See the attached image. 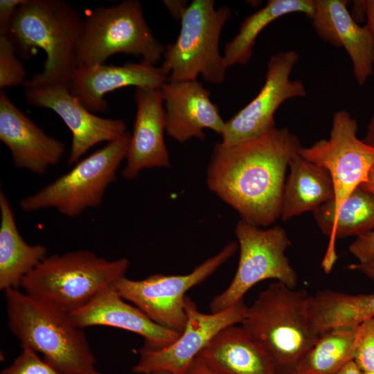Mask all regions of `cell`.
Masks as SVG:
<instances>
[{
    "label": "cell",
    "mask_w": 374,
    "mask_h": 374,
    "mask_svg": "<svg viewBox=\"0 0 374 374\" xmlns=\"http://www.w3.org/2000/svg\"><path fill=\"white\" fill-rule=\"evenodd\" d=\"M348 268L351 270L358 271L374 281V262L368 264H351Z\"/></svg>",
    "instance_id": "obj_36"
},
{
    "label": "cell",
    "mask_w": 374,
    "mask_h": 374,
    "mask_svg": "<svg viewBox=\"0 0 374 374\" xmlns=\"http://www.w3.org/2000/svg\"><path fill=\"white\" fill-rule=\"evenodd\" d=\"M26 0L0 1V33H7L17 8Z\"/></svg>",
    "instance_id": "obj_32"
},
{
    "label": "cell",
    "mask_w": 374,
    "mask_h": 374,
    "mask_svg": "<svg viewBox=\"0 0 374 374\" xmlns=\"http://www.w3.org/2000/svg\"><path fill=\"white\" fill-rule=\"evenodd\" d=\"M0 140L9 150L14 166L43 175L60 162L65 144L46 134L22 112L3 90L0 92Z\"/></svg>",
    "instance_id": "obj_16"
},
{
    "label": "cell",
    "mask_w": 374,
    "mask_h": 374,
    "mask_svg": "<svg viewBox=\"0 0 374 374\" xmlns=\"http://www.w3.org/2000/svg\"><path fill=\"white\" fill-rule=\"evenodd\" d=\"M314 12V0H269L246 17L236 35L224 46L223 58L227 68L249 61L256 39L272 21L286 15L301 12L310 19Z\"/></svg>",
    "instance_id": "obj_26"
},
{
    "label": "cell",
    "mask_w": 374,
    "mask_h": 374,
    "mask_svg": "<svg viewBox=\"0 0 374 374\" xmlns=\"http://www.w3.org/2000/svg\"><path fill=\"white\" fill-rule=\"evenodd\" d=\"M198 357L218 374H274L277 369L262 346L238 324L219 332Z\"/></svg>",
    "instance_id": "obj_21"
},
{
    "label": "cell",
    "mask_w": 374,
    "mask_h": 374,
    "mask_svg": "<svg viewBox=\"0 0 374 374\" xmlns=\"http://www.w3.org/2000/svg\"><path fill=\"white\" fill-rule=\"evenodd\" d=\"M126 258L107 260L90 250L47 256L22 280L24 292L66 314L82 308L125 276Z\"/></svg>",
    "instance_id": "obj_4"
},
{
    "label": "cell",
    "mask_w": 374,
    "mask_h": 374,
    "mask_svg": "<svg viewBox=\"0 0 374 374\" xmlns=\"http://www.w3.org/2000/svg\"><path fill=\"white\" fill-rule=\"evenodd\" d=\"M350 253L358 260L357 263L374 262V231L355 238L349 245Z\"/></svg>",
    "instance_id": "obj_31"
},
{
    "label": "cell",
    "mask_w": 374,
    "mask_h": 374,
    "mask_svg": "<svg viewBox=\"0 0 374 374\" xmlns=\"http://www.w3.org/2000/svg\"><path fill=\"white\" fill-rule=\"evenodd\" d=\"M360 186L363 189L374 194V167L371 169L367 181Z\"/></svg>",
    "instance_id": "obj_39"
},
{
    "label": "cell",
    "mask_w": 374,
    "mask_h": 374,
    "mask_svg": "<svg viewBox=\"0 0 374 374\" xmlns=\"http://www.w3.org/2000/svg\"><path fill=\"white\" fill-rule=\"evenodd\" d=\"M308 313L314 330L358 326L374 317V293L350 294L325 290L310 296Z\"/></svg>",
    "instance_id": "obj_25"
},
{
    "label": "cell",
    "mask_w": 374,
    "mask_h": 374,
    "mask_svg": "<svg viewBox=\"0 0 374 374\" xmlns=\"http://www.w3.org/2000/svg\"><path fill=\"white\" fill-rule=\"evenodd\" d=\"M335 374H362L354 361H351Z\"/></svg>",
    "instance_id": "obj_37"
},
{
    "label": "cell",
    "mask_w": 374,
    "mask_h": 374,
    "mask_svg": "<svg viewBox=\"0 0 374 374\" xmlns=\"http://www.w3.org/2000/svg\"><path fill=\"white\" fill-rule=\"evenodd\" d=\"M23 87L28 104L53 110L71 132L69 165L78 163L96 145L116 140L127 132L123 120L103 118L88 110L66 84H35L26 80Z\"/></svg>",
    "instance_id": "obj_14"
},
{
    "label": "cell",
    "mask_w": 374,
    "mask_h": 374,
    "mask_svg": "<svg viewBox=\"0 0 374 374\" xmlns=\"http://www.w3.org/2000/svg\"><path fill=\"white\" fill-rule=\"evenodd\" d=\"M299 60L294 50L271 56L263 86L246 106L225 122L222 143L232 145L258 137L274 128V114L286 100L304 97L307 91L291 73Z\"/></svg>",
    "instance_id": "obj_13"
},
{
    "label": "cell",
    "mask_w": 374,
    "mask_h": 374,
    "mask_svg": "<svg viewBox=\"0 0 374 374\" xmlns=\"http://www.w3.org/2000/svg\"><path fill=\"white\" fill-rule=\"evenodd\" d=\"M130 136L127 132L80 160L68 172L22 198L20 208L25 212L53 208L63 215L76 217L89 208L99 206L125 159Z\"/></svg>",
    "instance_id": "obj_8"
},
{
    "label": "cell",
    "mask_w": 374,
    "mask_h": 374,
    "mask_svg": "<svg viewBox=\"0 0 374 374\" xmlns=\"http://www.w3.org/2000/svg\"><path fill=\"white\" fill-rule=\"evenodd\" d=\"M362 374H374V371L371 372L362 373Z\"/></svg>",
    "instance_id": "obj_42"
},
{
    "label": "cell",
    "mask_w": 374,
    "mask_h": 374,
    "mask_svg": "<svg viewBox=\"0 0 374 374\" xmlns=\"http://www.w3.org/2000/svg\"><path fill=\"white\" fill-rule=\"evenodd\" d=\"M357 131V121L350 113L338 111L333 115L329 138L302 147L299 152L304 159L328 171L335 197L324 205L332 211L367 181L374 167V148L358 139Z\"/></svg>",
    "instance_id": "obj_11"
},
{
    "label": "cell",
    "mask_w": 374,
    "mask_h": 374,
    "mask_svg": "<svg viewBox=\"0 0 374 374\" xmlns=\"http://www.w3.org/2000/svg\"><path fill=\"white\" fill-rule=\"evenodd\" d=\"M247 306L244 300L220 312L206 314L188 296L185 299L186 322L183 331L169 346L161 349L142 347L132 367L136 374L165 371L185 374L210 341L222 329L242 321Z\"/></svg>",
    "instance_id": "obj_12"
},
{
    "label": "cell",
    "mask_w": 374,
    "mask_h": 374,
    "mask_svg": "<svg viewBox=\"0 0 374 374\" xmlns=\"http://www.w3.org/2000/svg\"><path fill=\"white\" fill-rule=\"evenodd\" d=\"M136 112L133 132L121 175L135 179L144 169L168 168L169 152L164 141L166 114L160 88L136 87Z\"/></svg>",
    "instance_id": "obj_17"
},
{
    "label": "cell",
    "mask_w": 374,
    "mask_h": 374,
    "mask_svg": "<svg viewBox=\"0 0 374 374\" xmlns=\"http://www.w3.org/2000/svg\"><path fill=\"white\" fill-rule=\"evenodd\" d=\"M0 374H63L37 353L27 346L21 347V353Z\"/></svg>",
    "instance_id": "obj_30"
},
{
    "label": "cell",
    "mask_w": 374,
    "mask_h": 374,
    "mask_svg": "<svg viewBox=\"0 0 374 374\" xmlns=\"http://www.w3.org/2000/svg\"><path fill=\"white\" fill-rule=\"evenodd\" d=\"M165 46L152 34L137 0H125L90 10L83 19L75 47L77 66L105 64L112 55L141 56L155 65L163 56Z\"/></svg>",
    "instance_id": "obj_6"
},
{
    "label": "cell",
    "mask_w": 374,
    "mask_h": 374,
    "mask_svg": "<svg viewBox=\"0 0 374 374\" xmlns=\"http://www.w3.org/2000/svg\"><path fill=\"white\" fill-rule=\"evenodd\" d=\"M358 326L332 328L317 340L294 368L296 374H335L354 360Z\"/></svg>",
    "instance_id": "obj_27"
},
{
    "label": "cell",
    "mask_w": 374,
    "mask_h": 374,
    "mask_svg": "<svg viewBox=\"0 0 374 374\" xmlns=\"http://www.w3.org/2000/svg\"><path fill=\"white\" fill-rule=\"evenodd\" d=\"M312 213L317 225L329 238L322 262L324 270L328 272L337 258L336 240L357 238L374 231V194L359 186L336 211H330L323 204Z\"/></svg>",
    "instance_id": "obj_22"
},
{
    "label": "cell",
    "mask_w": 374,
    "mask_h": 374,
    "mask_svg": "<svg viewBox=\"0 0 374 374\" xmlns=\"http://www.w3.org/2000/svg\"><path fill=\"white\" fill-rule=\"evenodd\" d=\"M345 0H314L310 19L315 33L325 42L344 48L353 65L357 82L364 84L374 65V38L366 26H359Z\"/></svg>",
    "instance_id": "obj_20"
},
{
    "label": "cell",
    "mask_w": 374,
    "mask_h": 374,
    "mask_svg": "<svg viewBox=\"0 0 374 374\" xmlns=\"http://www.w3.org/2000/svg\"><path fill=\"white\" fill-rule=\"evenodd\" d=\"M69 317L73 323L82 329L109 326L134 332L144 339L143 347L153 350L169 346L180 335L155 323L139 308L127 303L114 285L103 290Z\"/></svg>",
    "instance_id": "obj_19"
},
{
    "label": "cell",
    "mask_w": 374,
    "mask_h": 374,
    "mask_svg": "<svg viewBox=\"0 0 374 374\" xmlns=\"http://www.w3.org/2000/svg\"><path fill=\"white\" fill-rule=\"evenodd\" d=\"M163 3L176 19H180L184 10L188 6L187 2L181 1H164Z\"/></svg>",
    "instance_id": "obj_35"
},
{
    "label": "cell",
    "mask_w": 374,
    "mask_h": 374,
    "mask_svg": "<svg viewBox=\"0 0 374 374\" xmlns=\"http://www.w3.org/2000/svg\"><path fill=\"white\" fill-rule=\"evenodd\" d=\"M165 106L166 132L179 143L203 139L204 130L222 134L225 122L210 91L197 80L167 81L160 88Z\"/></svg>",
    "instance_id": "obj_18"
},
{
    "label": "cell",
    "mask_w": 374,
    "mask_h": 374,
    "mask_svg": "<svg viewBox=\"0 0 374 374\" xmlns=\"http://www.w3.org/2000/svg\"><path fill=\"white\" fill-rule=\"evenodd\" d=\"M185 374H218L211 369L200 357L192 362Z\"/></svg>",
    "instance_id": "obj_34"
},
{
    "label": "cell",
    "mask_w": 374,
    "mask_h": 374,
    "mask_svg": "<svg viewBox=\"0 0 374 374\" xmlns=\"http://www.w3.org/2000/svg\"><path fill=\"white\" fill-rule=\"evenodd\" d=\"M357 1L362 6V8H363L366 13L367 18V24L366 26L374 38V0Z\"/></svg>",
    "instance_id": "obj_33"
},
{
    "label": "cell",
    "mask_w": 374,
    "mask_h": 374,
    "mask_svg": "<svg viewBox=\"0 0 374 374\" xmlns=\"http://www.w3.org/2000/svg\"><path fill=\"white\" fill-rule=\"evenodd\" d=\"M235 233L240 251L237 270L227 288L210 303L211 312L224 310L243 300L262 280L272 279L295 288L298 276L285 255L291 240L279 226L262 229L240 220Z\"/></svg>",
    "instance_id": "obj_9"
},
{
    "label": "cell",
    "mask_w": 374,
    "mask_h": 374,
    "mask_svg": "<svg viewBox=\"0 0 374 374\" xmlns=\"http://www.w3.org/2000/svg\"><path fill=\"white\" fill-rule=\"evenodd\" d=\"M8 328L21 347L41 353L63 374H107L96 368L83 329L69 314L19 289L4 292Z\"/></svg>",
    "instance_id": "obj_2"
},
{
    "label": "cell",
    "mask_w": 374,
    "mask_h": 374,
    "mask_svg": "<svg viewBox=\"0 0 374 374\" xmlns=\"http://www.w3.org/2000/svg\"><path fill=\"white\" fill-rule=\"evenodd\" d=\"M303 146L287 128L240 143H216L206 170L208 188L241 220L267 227L280 217L285 175Z\"/></svg>",
    "instance_id": "obj_1"
},
{
    "label": "cell",
    "mask_w": 374,
    "mask_h": 374,
    "mask_svg": "<svg viewBox=\"0 0 374 374\" xmlns=\"http://www.w3.org/2000/svg\"><path fill=\"white\" fill-rule=\"evenodd\" d=\"M274 374H296L292 369L277 368Z\"/></svg>",
    "instance_id": "obj_40"
},
{
    "label": "cell",
    "mask_w": 374,
    "mask_h": 374,
    "mask_svg": "<svg viewBox=\"0 0 374 374\" xmlns=\"http://www.w3.org/2000/svg\"><path fill=\"white\" fill-rule=\"evenodd\" d=\"M231 16L229 7L216 8L213 0H194L184 10L181 28L175 42L165 46L161 64L168 72V81L197 80L220 84L226 66L219 51L222 30Z\"/></svg>",
    "instance_id": "obj_7"
},
{
    "label": "cell",
    "mask_w": 374,
    "mask_h": 374,
    "mask_svg": "<svg viewBox=\"0 0 374 374\" xmlns=\"http://www.w3.org/2000/svg\"><path fill=\"white\" fill-rule=\"evenodd\" d=\"M363 141L366 144L374 148V116L368 125L366 134Z\"/></svg>",
    "instance_id": "obj_38"
},
{
    "label": "cell",
    "mask_w": 374,
    "mask_h": 374,
    "mask_svg": "<svg viewBox=\"0 0 374 374\" xmlns=\"http://www.w3.org/2000/svg\"><path fill=\"white\" fill-rule=\"evenodd\" d=\"M353 361L362 373L374 371V317L357 326Z\"/></svg>",
    "instance_id": "obj_29"
},
{
    "label": "cell",
    "mask_w": 374,
    "mask_h": 374,
    "mask_svg": "<svg viewBox=\"0 0 374 374\" xmlns=\"http://www.w3.org/2000/svg\"><path fill=\"white\" fill-rule=\"evenodd\" d=\"M0 290L19 289L23 279L46 256L47 247L29 244L20 235L10 203L0 191Z\"/></svg>",
    "instance_id": "obj_24"
},
{
    "label": "cell",
    "mask_w": 374,
    "mask_h": 374,
    "mask_svg": "<svg viewBox=\"0 0 374 374\" xmlns=\"http://www.w3.org/2000/svg\"><path fill=\"white\" fill-rule=\"evenodd\" d=\"M169 72L142 60L122 66L105 64H82L74 70L69 89L78 101L91 112L107 109L106 93L127 87L161 88L168 81Z\"/></svg>",
    "instance_id": "obj_15"
},
{
    "label": "cell",
    "mask_w": 374,
    "mask_h": 374,
    "mask_svg": "<svg viewBox=\"0 0 374 374\" xmlns=\"http://www.w3.org/2000/svg\"><path fill=\"white\" fill-rule=\"evenodd\" d=\"M153 374H171L168 372H165V371H160V372H157V373H154Z\"/></svg>",
    "instance_id": "obj_41"
},
{
    "label": "cell",
    "mask_w": 374,
    "mask_h": 374,
    "mask_svg": "<svg viewBox=\"0 0 374 374\" xmlns=\"http://www.w3.org/2000/svg\"><path fill=\"white\" fill-rule=\"evenodd\" d=\"M26 71L17 57L16 50L5 33H0V89L23 84L26 81Z\"/></svg>",
    "instance_id": "obj_28"
},
{
    "label": "cell",
    "mask_w": 374,
    "mask_h": 374,
    "mask_svg": "<svg viewBox=\"0 0 374 374\" xmlns=\"http://www.w3.org/2000/svg\"><path fill=\"white\" fill-rule=\"evenodd\" d=\"M309 299L305 290L275 281L247 306L240 324L277 368L294 370L319 336L310 319Z\"/></svg>",
    "instance_id": "obj_5"
},
{
    "label": "cell",
    "mask_w": 374,
    "mask_h": 374,
    "mask_svg": "<svg viewBox=\"0 0 374 374\" xmlns=\"http://www.w3.org/2000/svg\"><path fill=\"white\" fill-rule=\"evenodd\" d=\"M238 249L237 242L228 243L187 274H156L142 280H132L125 276L114 287L125 301L139 308L153 321L181 333L186 322V293L211 276Z\"/></svg>",
    "instance_id": "obj_10"
},
{
    "label": "cell",
    "mask_w": 374,
    "mask_h": 374,
    "mask_svg": "<svg viewBox=\"0 0 374 374\" xmlns=\"http://www.w3.org/2000/svg\"><path fill=\"white\" fill-rule=\"evenodd\" d=\"M280 218L283 221L307 212H314L335 197L333 183L328 171L310 162L299 153L289 163Z\"/></svg>",
    "instance_id": "obj_23"
},
{
    "label": "cell",
    "mask_w": 374,
    "mask_h": 374,
    "mask_svg": "<svg viewBox=\"0 0 374 374\" xmlns=\"http://www.w3.org/2000/svg\"><path fill=\"white\" fill-rule=\"evenodd\" d=\"M82 21L78 10L64 0H26L17 8L5 33L17 55L30 57L42 49L46 55L43 71L29 82L70 85Z\"/></svg>",
    "instance_id": "obj_3"
}]
</instances>
